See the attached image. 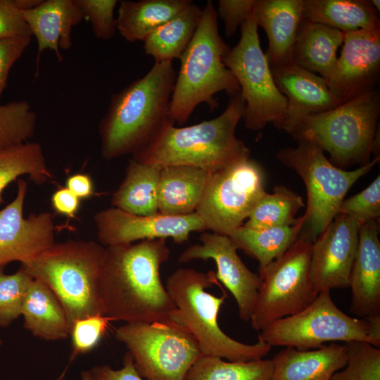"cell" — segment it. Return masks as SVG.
<instances>
[{
  "instance_id": "obj_1",
  "label": "cell",
  "mask_w": 380,
  "mask_h": 380,
  "mask_svg": "<svg viewBox=\"0 0 380 380\" xmlns=\"http://www.w3.org/2000/svg\"><path fill=\"white\" fill-rule=\"evenodd\" d=\"M170 254L165 239L105 247L99 283L104 315L126 323L173 317L177 308L160 276Z\"/></svg>"
},
{
  "instance_id": "obj_2",
  "label": "cell",
  "mask_w": 380,
  "mask_h": 380,
  "mask_svg": "<svg viewBox=\"0 0 380 380\" xmlns=\"http://www.w3.org/2000/svg\"><path fill=\"white\" fill-rule=\"evenodd\" d=\"M176 76L172 62H155L146 75L111 96L99 126L104 158L134 156L170 122V103Z\"/></svg>"
},
{
  "instance_id": "obj_3",
  "label": "cell",
  "mask_w": 380,
  "mask_h": 380,
  "mask_svg": "<svg viewBox=\"0 0 380 380\" xmlns=\"http://www.w3.org/2000/svg\"><path fill=\"white\" fill-rule=\"evenodd\" d=\"M245 103L240 92L230 96L217 117L186 127L167 123L155 139L133 159L160 167L186 165L209 172L250 158V150L236 136Z\"/></svg>"
},
{
  "instance_id": "obj_4",
  "label": "cell",
  "mask_w": 380,
  "mask_h": 380,
  "mask_svg": "<svg viewBox=\"0 0 380 380\" xmlns=\"http://www.w3.org/2000/svg\"><path fill=\"white\" fill-rule=\"evenodd\" d=\"M216 8L208 1L198 27L179 60L180 68L171 96L169 120L182 126L194 109L205 103L211 110L218 103L215 95L240 92L237 81L224 64L229 46L220 34Z\"/></svg>"
},
{
  "instance_id": "obj_5",
  "label": "cell",
  "mask_w": 380,
  "mask_h": 380,
  "mask_svg": "<svg viewBox=\"0 0 380 380\" xmlns=\"http://www.w3.org/2000/svg\"><path fill=\"white\" fill-rule=\"evenodd\" d=\"M220 286L215 272H201L180 267L167 279L165 288L176 306L173 319L182 324L196 340L204 355L216 356L232 362H248L262 359L271 346L259 336L253 344L234 340L220 327L218 315L227 297L206 290Z\"/></svg>"
},
{
  "instance_id": "obj_6",
  "label": "cell",
  "mask_w": 380,
  "mask_h": 380,
  "mask_svg": "<svg viewBox=\"0 0 380 380\" xmlns=\"http://www.w3.org/2000/svg\"><path fill=\"white\" fill-rule=\"evenodd\" d=\"M104 258L105 246L96 241L68 240L55 243L21 266L54 293L70 328L79 319L104 315L99 296Z\"/></svg>"
},
{
  "instance_id": "obj_7",
  "label": "cell",
  "mask_w": 380,
  "mask_h": 380,
  "mask_svg": "<svg viewBox=\"0 0 380 380\" xmlns=\"http://www.w3.org/2000/svg\"><path fill=\"white\" fill-rule=\"evenodd\" d=\"M379 113V92L374 89L331 110L305 116L289 134L317 144L339 168L362 166L377 151Z\"/></svg>"
},
{
  "instance_id": "obj_8",
  "label": "cell",
  "mask_w": 380,
  "mask_h": 380,
  "mask_svg": "<svg viewBox=\"0 0 380 380\" xmlns=\"http://www.w3.org/2000/svg\"><path fill=\"white\" fill-rule=\"evenodd\" d=\"M298 142L296 147L280 149L276 158L296 172L304 182L307 207L299 237L313 243L338 215L351 186L373 168L379 156L365 165L348 171L334 165L317 144L307 141Z\"/></svg>"
},
{
  "instance_id": "obj_9",
  "label": "cell",
  "mask_w": 380,
  "mask_h": 380,
  "mask_svg": "<svg viewBox=\"0 0 380 380\" xmlns=\"http://www.w3.org/2000/svg\"><path fill=\"white\" fill-rule=\"evenodd\" d=\"M146 380H186L203 355L190 332L172 317L152 322L125 323L115 331Z\"/></svg>"
},
{
  "instance_id": "obj_10",
  "label": "cell",
  "mask_w": 380,
  "mask_h": 380,
  "mask_svg": "<svg viewBox=\"0 0 380 380\" xmlns=\"http://www.w3.org/2000/svg\"><path fill=\"white\" fill-rule=\"evenodd\" d=\"M240 30V39L229 49L224 62L240 88L245 103L242 117L245 127L258 131L272 122L281 129L287 100L274 81L267 56L260 46L253 13Z\"/></svg>"
},
{
  "instance_id": "obj_11",
  "label": "cell",
  "mask_w": 380,
  "mask_h": 380,
  "mask_svg": "<svg viewBox=\"0 0 380 380\" xmlns=\"http://www.w3.org/2000/svg\"><path fill=\"white\" fill-rule=\"evenodd\" d=\"M312 246L299 237L281 256L259 270L261 284L250 319L256 331L303 310L316 298L310 270Z\"/></svg>"
},
{
  "instance_id": "obj_12",
  "label": "cell",
  "mask_w": 380,
  "mask_h": 380,
  "mask_svg": "<svg viewBox=\"0 0 380 380\" xmlns=\"http://www.w3.org/2000/svg\"><path fill=\"white\" fill-rule=\"evenodd\" d=\"M367 317H350L333 301L330 291H322L303 310L267 325L258 336L271 347L300 350L322 348L327 342L362 341L370 343Z\"/></svg>"
},
{
  "instance_id": "obj_13",
  "label": "cell",
  "mask_w": 380,
  "mask_h": 380,
  "mask_svg": "<svg viewBox=\"0 0 380 380\" xmlns=\"http://www.w3.org/2000/svg\"><path fill=\"white\" fill-rule=\"evenodd\" d=\"M266 193L263 170L248 158L211 173L196 213L206 230L229 236Z\"/></svg>"
},
{
  "instance_id": "obj_14",
  "label": "cell",
  "mask_w": 380,
  "mask_h": 380,
  "mask_svg": "<svg viewBox=\"0 0 380 380\" xmlns=\"http://www.w3.org/2000/svg\"><path fill=\"white\" fill-rule=\"evenodd\" d=\"M94 220L100 244L106 247L136 241L170 238L175 243L187 241L192 232L206 227L196 212L186 215H138L111 207L96 213Z\"/></svg>"
},
{
  "instance_id": "obj_15",
  "label": "cell",
  "mask_w": 380,
  "mask_h": 380,
  "mask_svg": "<svg viewBox=\"0 0 380 380\" xmlns=\"http://www.w3.org/2000/svg\"><path fill=\"white\" fill-rule=\"evenodd\" d=\"M361 224L338 213L312 243L310 279L315 292L348 288Z\"/></svg>"
},
{
  "instance_id": "obj_16",
  "label": "cell",
  "mask_w": 380,
  "mask_h": 380,
  "mask_svg": "<svg viewBox=\"0 0 380 380\" xmlns=\"http://www.w3.org/2000/svg\"><path fill=\"white\" fill-rule=\"evenodd\" d=\"M199 240L200 243L186 248L177 262L184 264L194 260H213L217 267V279L234 296L240 319L250 321L261 284L259 274L244 264L229 236L203 232Z\"/></svg>"
},
{
  "instance_id": "obj_17",
  "label": "cell",
  "mask_w": 380,
  "mask_h": 380,
  "mask_svg": "<svg viewBox=\"0 0 380 380\" xmlns=\"http://www.w3.org/2000/svg\"><path fill=\"white\" fill-rule=\"evenodd\" d=\"M17 185L15 198L0 210V267L13 261L23 264L56 243L51 214L41 212L25 218L23 208L27 184L20 179Z\"/></svg>"
},
{
  "instance_id": "obj_18",
  "label": "cell",
  "mask_w": 380,
  "mask_h": 380,
  "mask_svg": "<svg viewBox=\"0 0 380 380\" xmlns=\"http://www.w3.org/2000/svg\"><path fill=\"white\" fill-rule=\"evenodd\" d=\"M343 45L327 82L341 103L374 89L380 71V27L344 32Z\"/></svg>"
},
{
  "instance_id": "obj_19",
  "label": "cell",
  "mask_w": 380,
  "mask_h": 380,
  "mask_svg": "<svg viewBox=\"0 0 380 380\" xmlns=\"http://www.w3.org/2000/svg\"><path fill=\"white\" fill-rule=\"evenodd\" d=\"M275 84L287 106L282 130L290 134L305 116L331 110L341 103L324 77L290 61L270 68Z\"/></svg>"
},
{
  "instance_id": "obj_20",
  "label": "cell",
  "mask_w": 380,
  "mask_h": 380,
  "mask_svg": "<svg viewBox=\"0 0 380 380\" xmlns=\"http://www.w3.org/2000/svg\"><path fill=\"white\" fill-rule=\"evenodd\" d=\"M379 221L362 223L352 267L350 312L362 318L380 314Z\"/></svg>"
},
{
  "instance_id": "obj_21",
  "label": "cell",
  "mask_w": 380,
  "mask_h": 380,
  "mask_svg": "<svg viewBox=\"0 0 380 380\" xmlns=\"http://www.w3.org/2000/svg\"><path fill=\"white\" fill-rule=\"evenodd\" d=\"M21 11L37 42L36 72L40 56L46 49L53 51L58 61L62 62L61 49L72 47V28L84 20L75 0H44L34 8Z\"/></svg>"
},
{
  "instance_id": "obj_22",
  "label": "cell",
  "mask_w": 380,
  "mask_h": 380,
  "mask_svg": "<svg viewBox=\"0 0 380 380\" xmlns=\"http://www.w3.org/2000/svg\"><path fill=\"white\" fill-rule=\"evenodd\" d=\"M253 16L268 39L270 68L291 61V52L303 20V0H255Z\"/></svg>"
},
{
  "instance_id": "obj_23",
  "label": "cell",
  "mask_w": 380,
  "mask_h": 380,
  "mask_svg": "<svg viewBox=\"0 0 380 380\" xmlns=\"http://www.w3.org/2000/svg\"><path fill=\"white\" fill-rule=\"evenodd\" d=\"M272 362V380H329L345 367L346 348L335 343L308 350L286 347Z\"/></svg>"
},
{
  "instance_id": "obj_24",
  "label": "cell",
  "mask_w": 380,
  "mask_h": 380,
  "mask_svg": "<svg viewBox=\"0 0 380 380\" xmlns=\"http://www.w3.org/2000/svg\"><path fill=\"white\" fill-rule=\"evenodd\" d=\"M211 175L186 165L161 167L158 184V213L186 215L196 212Z\"/></svg>"
},
{
  "instance_id": "obj_25",
  "label": "cell",
  "mask_w": 380,
  "mask_h": 380,
  "mask_svg": "<svg viewBox=\"0 0 380 380\" xmlns=\"http://www.w3.org/2000/svg\"><path fill=\"white\" fill-rule=\"evenodd\" d=\"M344 32L302 20L291 52V61L324 79L332 73Z\"/></svg>"
},
{
  "instance_id": "obj_26",
  "label": "cell",
  "mask_w": 380,
  "mask_h": 380,
  "mask_svg": "<svg viewBox=\"0 0 380 380\" xmlns=\"http://www.w3.org/2000/svg\"><path fill=\"white\" fill-rule=\"evenodd\" d=\"M23 327L37 338L58 341L70 335L66 312L54 293L42 281L30 283L22 308Z\"/></svg>"
},
{
  "instance_id": "obj_27",
  "label": "cell",
  "mask_w": 380,
  "mask_h": 380,
  "mask_svg": "<svg viewBox=\"0 0 380 380\" xmlns=\"http://www.w3.org/2000/svg\"><path fill=\"white\" fill-rule=\"evenodd\" d=\"M160 170L154 165L129 160L125 177L113 195V207L138 215L158 213Z\"/></svg>"
},
{
  "instance_id": "obj_28",
  "label": "cell",
  "mask_w": 380,
  "mask_h": 380,
  "mask_svg": "<svg viewBox=\"0 0 380 380\" xmlns=\"http://www.w3.org/2000/svg\"><path fill=\"white\" fill-rule=\"evenodd\" d=\"M190 0H123L118 11L117 30L129 42L144 41L183 8Z\"/></svg>"
},
{
  "instance_id": "obj_29",
  "label": "cell",
  "mask_w": 380,
  "mask_h": 380,
  "mask_svg": "<svg viewBox=\"0 0 380 380\" xmlns=\"http://www.w3.org/2000/svg\"><path fill=\"white\" fill-rule=\"evenodd\" d=\"M303 20L343 32L380 27L376 10L366 0H303Z\"/></svg>"
},
{
  "instance_id": "obj_30",
  "label": "cell",
  "mask_w": 380,
  "mask_h": 380,
  "mask_svg": "<svg viewBox=\"0 0 380 380\" xmlns=\"http://www.w3.org/2000/svg\"><path fill=\"white\" fill-rule=\"evenodd\" d=\"M202 11L191 2L150 34L143 41L146 54L156 63L179 59L198 27Z\"/></svg>"
},
{
  "instance_id": "obj_31",
  "label": "cell",
  "mask_w": 380,
  "mask_h": 380,
  "mask_svg": "<svg viewBox=\"0 0 380 380\" xmlns=\"http://www.w3.org/2000/svg\"><path fill=\"white\" fill-rule=\"evenodd\" d=\"M303 215L287 226L255 229L241 226L229 237L239 250L256 260L261 270L285 253L299 238Z\"/></svg>"
},
{
  "instance_id": "obj_32",
  "label": "cell",
  "mask_w": 380,
  "mask_h": 380,
  "mask_svg": "<svg viewBox=\"0 0 380 380\" xmlns=\"http://www.w3.org/2000/svg\"><path fill=\"white\" fill-rule=\"evenodd\" d=\"M23 175L37 184L52 177L39 143L26 141L0 149V203L5 188Z\"/></svg>"
},
{
  "instance_id": "obj_33",
  "label": "cell",
  "mask_w": 380,
  "mask_h": 380,
  "mask_svg": "<svg viewBox=\"0 0 380 380\" xmlns=\"http://www.w3.org/2000/svg\"><path fill=\"white\" fill-rule=\"evenodd\" d=\"M272 360L225 361L203 355L189 369L186 380H272Z\"/></svg>"
},
{
  "instance_id": "obj_34",
  "label": "cell",
  "mask_w": 380,
  "mask_h": 380,
  "mask_svg": "<svg viewBox=\"0 0 380 380\" xmlns=\"http://www.w3.org/2000/svg\"><path fill=\"white\" fill-rule=\"evenodd\" d=\"M305 204L302 198L284 186H276L272 194L266 193L243 226L255 229L291 225Z\"/></svg>"
},
{
  "instance_id": "obj_35",
  "label": "cell",
  "mask_w": 380,
  "mask_h": 380,
  "mask_svg": "<svg viewBox=\"0 0 380 380\" xmlns=\"http://www.w3.org/2000/svg\"><path fill=\"white\" fill-rule=\"evenodd\" d=\"M37 115L26 101L0 105V149L28 141L35 131Z\"/></svg>"
},
{
  "instance_id": "obj_36",
  "label": "cell",
  "mask_w": 380,
  "mask_h": 380,
  "mask_svg": "<svg viewBox=\"0 0 380 380\" xmlns=\"http://www.w3.org/2000/svg\"><path fill=\"white\" fill-rule=\"evenodd\" d=\"M347 362L329 380H380V348L362 341L345 343Z\"/></svg>"
},
{
  "instance_id": "obj_37",
  "label": "cell",
  "mask_w": 380,
  "mask_h": 380,
  "mask_svg": "<svg viewBox=\"0 0 380 380\" xmlns=\"http://www.w3.org/2000/svg\"><path fill=\"white\" fill-rule=\"evenodd\" d=\"M33 280L22 267L7 274L4 267H0V327H9L22 312L23 301L27 289Z\"/></svg>"
},
{
  "instance_id": "obj_38",
  "label": "cell",
  "mask_w": 380,
  "mask_h": 380,
  "mask_svg": "<svg viewBox=\"0 0 380 380\" xmlns=\"http://www.w3.org/2000/svg\"><path fill=\"white\" fill-rule=\"evenodd\" d=\"M110 322L107 316L96 315L79 319L72 323L69 335L72 347L70 362L77 355L89 353L97 346Z\"/></svg>"
},
{
  "instance_id": "obj_39",
  "label": "cell",
  "mask_w": 380,
  "mask_h": 380,
  "mask_svg": "<svg viewBox=\"0 0 380 380\" xmlns=\"http://www.w3.org/2000/svg\"><path fill=\"white\" fill-rule=\"evenodd\" d=\"M91 26L93 33L99 39L108 40L114 37L117 20L114 15L116 0H75Z\"/></svg>"
},
{
  "instance_id": "obj_40",
  "label": "cell",
  "mask_w": 380,
  "mask_h": 380,
  "mask_svg": "<svg viewBox=\"0 0 380 380\" xmlns=\"http://www.w3.org/2000/svg\"><path fill=\"white\" fill-rule=\"evenodd\" d=\"M338 213L349 215L361 224L370 221H379V175L362 191L343 200L339 207Z\"/></svg>"
},
{
  "instance_id": "obj_41",
  "label": "cell",
  "mask_w": 380,
  "mask_h": 380,
  "mask_svg": "<svg viewBox=\"0 0 380 380\" xmlns=\"http://www.w3.org/2000/svg\"><path fill=\"white\" fill-rule=\"evenodd\" d=\"M32 37L15 0H0V39Z\"/></svg>"
},
{
  "instance_id": "obj_42",
  "label": "cell",
  "mask_w": 380,
  "mask_h": 380,
  "mask_svg": "<svg viewBox=\"0 0 380 380\" xmlns=\"http://www.w3.org/2000/svg\"><path fill=\"white\" fill-rule=\"evenodd\" d=\"M255 0H220L217 16L222 20L227 37L232 36L252 15Z\"/></svg>"
},
{
  "instance_id": "obj_43",
  "label": "cell",
  "mask_w": 380,
  "mask_h": 380,
  "mask_svg": "<svg viewBox=\"0 0 380 380\" xmlns=\"http://www.w3.org/2000/svg\"><path fill=\"white\" fill-rule=\"evenodd\" d=\"M32 37L0 39V105L10 70L30 45Z\"/></svg>"
},
{
  "instance_id": "obj_44",
  "label": "cell",
  "mask_w": 380,
  "mask_h": 380,
  "mask_svg": "<svg viewBox=\"0 0 380 380\" xmlns=\"http://www.w3.org/2000/svg\"><path fill=\"white\" fill-rule=\"evenodd\" d=\"M122 364L123 367L120 369H113L107 365H103L95 366L91 372L96 380H144L129 352L124 355Z\"/></svg>"
},
{
  "instance_id": "obj_45",
  "label": "cell",
  "mask_w": 380,
  "mask_h": 380,
  "mask_svg": "<svg viewBox=\"0 0 380 380\" xmlns=\"http://www.w3.org/2000/svg\"><path fill=\"white\" fill-rule=\"evenodd\" d=\"M51 204L58 214L74 218L78 212L80 199L68 188L64 187L58 189L53 194Z\"/></svg>"
},
{
  "instance_id": "obj_46",
  "label": "cell",
  "mask_w": 380,
  "mask_h": 380,
  "mask_svg": "<svg viewBox=\"0 0 380 380\" xmlns=\"http://www.w3.org/2000/svg\"><path fill=\"white\" fill-rule=\"evenodd\" d=\"M66 188L80 200L87 198L94 194V184L91 177L85 174H75L66 179Z\"/></svg>"
},
{
  "instance_id": "obj_47",
  "label": "cell",
  "mask_w": 380,
  "mask_h": 380,
  "mask_svg": "<svg viewBox=\"0 0 380 380\" xmlns=\"http://www.w3.org/2000/svg\"><path fill=\"white\" fill-rule=\"evenodd\" d=\"M369 323L368 336L370 344L373 346L380 348V314L373 315L367 317Z\"/></svg>"
},
{
  "instance_id": "obj_48",
  "label": "cell",
  "mask_w": 380,
  "mask_h": 380,
  "mask_svg": "<svg viewBox=\"0 0 380 380\" xmlns=\"http://www.w3.org/2000/svg\"><path fill=\"white\" fill-rule=\"evenodd\" d=\"M44 0H15L20 11H27L38 6Z\"/></svg>"
},
{
  "instance_id": "obj_49",
  "label": "cell",
  "mask_w": 380,
  "mask_h": 380,
  "mask_svg": "<svg viewBox=\"0 0 380 380\" xmlns=\"http://www.w3.org/2000/svg\"><path fill=\"white\" fill-rule=\"evenodd\" d=\"M82 380H96L91 371L84 370L81 372Z\"/></svg>"
},
{
  "instance_id": "obj_50",
  "label": "cell",
  "mask_w": 380,
  "mask_h": 380,
  "mask_svg": "<svg viewBox=\"0 0 380 380\" xmlns=\"http://www.w3.org/2000/svg\"><path fill=\"white\" fill-rule=\"evenodd\" d=\"M374 8L376 10V11H379L380 10V1L379 0H371L370 1Z\"/></svg>"
},
{
  "instance_id": "obj_51",
  "label": "cell",
  "mask_w": 380,
  "mask_h": 380,
  "mask_svg": "<svg viewBox=\"0 0 380 380\" xmlns=\"http://www.w3.org/2000/svg\"><path fill=\"white\" fill-rule=\"evenodd\" d=\"M2 343H3V342H2V340H1V338H0V346L2 344Z\"/></svg>"
}]
</instances>
